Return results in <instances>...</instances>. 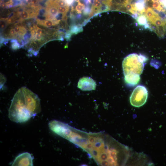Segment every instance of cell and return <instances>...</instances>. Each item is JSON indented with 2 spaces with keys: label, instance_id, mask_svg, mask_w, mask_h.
<instances>
[{
  "label": "cell",
  "instance_id": "obj_1",
  "mask_svg": "<svg viewBox=\"0 0 166 166\" xmlns=\"http://www.w3.org/2000/svg\"><path fill=\"white\" fill-rule=\"evenodd\" d=\"M57 134L81 148L98 165H121L125 159V146L103 132H86L62 122Z\"/></svg>",
  "mask_w": 166,
  "mask_h": 166
},
{
  "label": "cell",
  "instance_id": "obj_2",
  "mask_svg": "<svg viewBox=\"0 0 166 166\" xmlns=\"http://www.w3.org/2000/svg\"><path fill=\"white\" fill-rule=\"evenodd\" d=\"M41 110L40 101L37 95L23 87L16 93L9 109L8 117L16 123L26 122Z\"/></svg>",
  "mask_w": 166,
  "mask_h": 166
},
{
  "label": "cell",
  "instance_id": "obj_3",
  "mask_svg": "<svg viewBox=\"0 0 166 166\" xmlns=\"http://www.w3.org/2000/svg\"><path fill=\"white\" fill-rule=\"evenodd\" d=\"M148 58L141 54L133 53L129 54L124 59L122 68L124 75L132 73L140 75L144 69Z\"/></svg>",
  "mask_w": 166,
  "mask_h": 166
},
{
  "label": "cell",
  "instance_id": "obj_4",
  "mask_svg": "<svg viewBox=\"0 0 166 166\" xmlns=\"http://www.w3.org/2000/svg\"><path fill=\"white\" fill-rule=\"evenodd\" d=\"M148 97V91L142 85L137 86L133 90L130 97V101L132 106L139 107L146 102Z\"/></svg>",
  "mask_w": 166,
  "mask_h": 166
},
{
  "label": "cell",
  "instance_id": "obj_5",
  "mask_svg": "<svg viewBox=\"0 0 166 166\" xmlns=\"http://www.w3.org/2000/svg\"><path fill=\"white\" fill-rule=\"evenodd\" d=\"M33 158L28 152L20 154L17 156L12 164V166H33Z\"/></svg>",
  "mask_w": 166,
  "mask_h": 166
},
{
  "label": "cell",
  "instance_id": "obj_6",
  "mask_svg": "<svg viewBox=\"0 0 166 166\" xmlns=\"http://www.w3.org/2000/svg\"><path fill=\"white\" fill-rule=\"evenodd\" d=\"M77 87L83 91H90L95 90L96 86L95 81L91 78L83 77L78 81Z\"/></svg>",
  "mask_w": 166,
  "mask_h": 166
},
{
  "label": "cell",
  "instance_id": "obj_7",
  "mask_svg": "<svg viewBox=\"0 0 166 166\" xmlns=\"http://www.w3.org/2000/svg\"><path fill=\"white\" fill-rule=\"evenodd\" d=\"M124 80L125 83L128 85L133 86L139 82L140 77L138 74L130 73L124 75Z\"/></svg>",
  "mask_w": 166,
  "mask_h": 166
},
{
  "label": "cell",
  "instance_id": "obj_8",
  "mask_svg": "<svg viewBox=\"0 0 166 166\" xmlns=\"http://www.w3.org/2000/svg\"><path fill=\"white\" fill-rule=\"evenodd\" d=\"M137 24L145 29L150 30V26L147 19L144 14L139 15L135 19Z\"/></svg>",
  "mask_w": 166,
  "mask_h": 166
},
{
  "label": "cell",
  "instance_id": "obj_9",
  "mask_svg": "<svg viewBox=\"0 0 166 166\" xmlns=\"http://www.w3.org/2000/svg\"><path fill=\"white\" fill-rule=\"evenodd\" d=\"M36 21L38 24L47 27H50L53 26L55 25L53 21L50 19L41 20L37 19Z\"/></svg>",
  "mask_w": 166,
  "mask_h": 166
},
{
  "label": "cell",
  "instance_id": "obj_10",
  "mask_svg": "<svg viewBox=\"0 0 166 166\" xmlns=\"http://www.w3.org/2000/svg\"><path fill=\"white\" fill-rule=\"evenodd\" d=\"M82 26L81 25L73 24L70 26L69 30L72 34H76L82 31Z\"/></svg>",
  "mask_w": 166,
  "mask_h": 166
},
{
  "label": "cell",
  "instance_id": "obj_11",
  "mask_svg": "<svg viewBox=\"0 0 166 166\" xmlns=\"http://www.w3.org/2000/svg\"><path fill=\"white\" fill-rule=\"evenodd\" d=\"M46 11L54 17L58 12L57 7L55 6L47 7L46 9Z\"/></svg>",
  "mask_w": 166,
  "mask_h": 166
},
{
  "label": "cell",
  "instance_id": "obj_12",
  "mask_svg": "<svg viewBox=\"0 0 166 166\" xmlns=\"http://www.w3.org/2000/svg\"><path fill=\"white\" fill-rule=\"evenodd\" d=\"M18 12L19 14L21 19L22 21L30 18V13L29 11L23 10L20 12Z\"/></svg>",
  "mask_w": 166,
  "mask_h": 166
},
{
  "label": "cell",
  "instance_id": "obj_13",
  "mask_svg": "<svg viewBox=\"0 0 166 166\" xmlns=\"http://www.w3.org/2000/svg\"><path fill=\"white\" fill-rule=\"evenodd\" d=\"M85 7V5L82 3L79 0L78 1V3L75 7V10L78 14H81V11L84 9Z\"/></svg>",
  "mask_w": 166,
  "mask_h": 166
},
{
  "label": "cell",
  "instance_id": "obj_14",
  "mask_svg": "<svg viewBox=\"0 0 166 166\" xmlns=\"http://www.w3.org/2000/svg\"><path fill=\"white\" fill-rule=\"evenodd\" d=\"M57 9L58 12L66 14L69 10V6H59L57 7Z\"/></svg>",
  "mask_w": 166,
  "mask_h": 166
},
{
  "label": "cell",
  "instance_id": "obj_15",
  "mask_svg": "<svg viewBox=\"0 0 166 166\" xmlns=\"http://www.w3.org/2000/svg\"><path fill=\"white\" fill-rule=\"evenodd\" d=\"M12 43L11 47L14 49H19L21 45L18 41L15 39H13L11 41Z\"/></svg>",
  "mask_w": 166,
  "mask_h": 166
},
{
  "label": "cell",
  "instance_id": "obj_16",
  "mask_svg": "<svg viewBox=\"0 0 166 166\" xmlns=\"http://www.w3.org/2000/svg\"><path fill=\"white\" fill-rule=\"evenodd\" d=\"M8 18H1L0 19V28L2 30H3L6 28L7 23V20Z\"/></svg>",
  "mask_w": 166,
  "mask_h": 166
},
{
  "label": "cell",
  "instance_id": "obj_17",
  "mask_svg": "<svg viewBox=\"0 0 166 166\" xmlns=\"http://www.w3.org/2000/svg\"><path fill=\"white\" fill-rule=\"evenodd\" d=\"M55 2L56 5L57 7L59 6H68L65 0H56Z\"/></svg>",
  "mask_w": 166,
  "mask_h": 166
},
{
  "label": "cell",
  "instance_id": "obj_18",
  "mask_svg": "<svg viewBox=\"0 0 166 166\" xmlns=\"http://www.w3.org/2000/svg\"><path fill=\"white\" fill-rule=\"evenodd\" d=\"M91 10V8L90 5H86L83 11V13L85 15H87L90 14Z\"/></svg>",
  "mask_w": 166,
  "mask_h": 166
},
{
  "label": "cell",
  "instance_id": "obj_19",
  "mask_svg": "<svg viewBox=\"0 0 166 166\" xmlns=\"http://www.w3.org/2000/svg\"><path fill=\"white\" fill-rule=\"evenodd\" d=\"M26 32V28L23 26H21L20 31L18 33L19 35L22 36L25 35Z\"/></svg>",
  "mask_w": 166,
  "mask_h": 166
},
{
  "label": "cell",
  "instance_id": "obj_20",
  "mask_svg": "<svg viewBox=\"0 0 166 166\" xmlns=\"http://www.w3.org/2000/svg\"><path fill=\"white\" fill-rule=\"evenodd\" d=\"M35 38L36 41H38L39 42H41L43 40V39H42V34L36 32L35 34Z\"/></svg>",
  "mask_w": 166,
  "mask_h": 166
},
{
  "label": "cell",
  "instance_id": "obj_21",
  "mask_svg": "<svg viewBox=\"0 0 166 166\" xmlns=\"http://www.w3.org/2000/svg\"><path fill=\"white\" fill-rule=\"evenodd\" d=\"M72 34L70 32L69 30H68L65 34V38L67 40L70 39V38L72 36Z\"/></svg>",
  "mask_w": 166,
  "mask_h": 166
},
{
  "label": "cell",
  "instance_id": "obj_22",
  "mask_svg": "<svg viewBox=\"0 0 166 166\" xmlns=\"http://www.w3.org/2000/svg\"><path fill=\"white\" fill-rule=\"evenodd\" d=\"M16 32L15 31L14 29L13 28H11L9 30V35L11 36H14L15 35Z\"/></svg>",
  "mask_w": 166,
  "mask_h": 166
},
{
  "label": "cell",
  "instance_id": "obj_23",
  "mask_svg": "<svg viewBox=\"0 0 166 166\" xmlns=\"http://www.w3.org/2000/svg\"><path fill=\"white\" fill-rule=\"evenodd\" d=\"M67 5L68 6L71 5L75 0H65Z\"/></svg>",
  "mask_w": 166,
  "mask_h": 166
},
{
  "label": "cell",
  "instance_id": "obj_24",
  "mask_svg": "<svg viewBox=\"0 0 166 166\" xmlns=\"http://www.w3.org/2000/svg\"><path fill=\"white\" fill-rule=\"evenodd\" d=\"M21 26H17L14 28V30L16 33H18L20 31Z\"/></svg>",
  "mask_w": 166,
  "mask_h": 166
},
{
  "label": "cell",
  "instance_id": "obj_25",
  "mask_svg": "<svg viewBox=\"0 0 166 166\" xmlns=\"http://www.w3.org/2000/svg\"><path fill=\"white\" fill-rule=\"evenodd\" d=\"M38 0H31V3L33 5H35L38 2Z\"/></svg>",
  "mask_w": 166,
  "mask_h": 166
}]
</instances>
